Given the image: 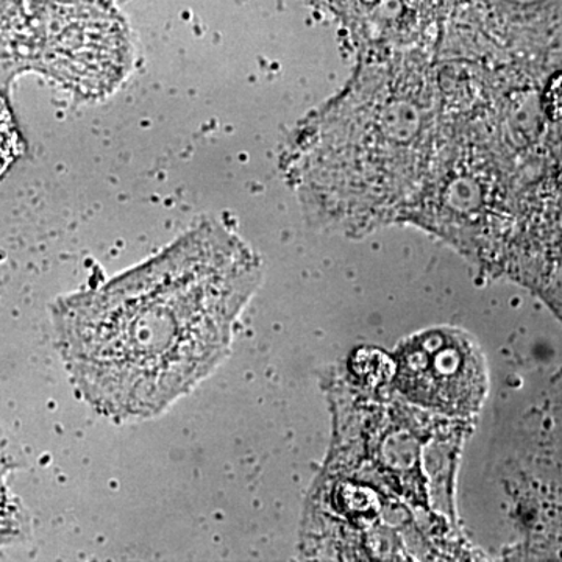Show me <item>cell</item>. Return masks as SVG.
Returning a JSON list of instances; mask_svg holds the SVG:
<instances>
[{"label": "cell", "mask_w": 562, "mask_h": 562, "mask_svg": "<svg viewBox=\"0 0 562 562\" xmlns=\"http://www.w3.org/2000/svg\"><path fill=\"white\" fill-rule=\"evenodd\" d=\"M257 286L254 266L188 241L101 290L50 306L81 401L114 424L155 419L216 371Z\"/></svg>", "instance_id": "cell-1"}, {"label": "cell", "mask_w": 562, "mask_h": 562, "mask_svg": "<svg viewBox=\"0 0 562 562\" xmlns=\"http://www.w3.org/2000/svg\"><path fill=\"white\" fill-rule=\"evenodd\" d=\"M395 384L420 406L469 416L486 394L482 350L464 331L438 328L422 333L398 351Z\"/></svg>", "instance_id": "cell-2"}, {"label": "cell", "mask_w": 562, "mask_h": 562, "mask_svg": "<svg viewBox=\"0 0 562 562\" xmlns=\"http://www.w3.org/2000/svg\"><path fill=\"white\" fill-rule=\"evenodd\" d=\"M13 471L18 469L0 461V546L27 541L32 535L31 516L7 484V475Z\"/></svg>", "instance_id": "cell-3"}, {"label": "cell", "mask_w": 562, "mask_h": 562, "mask_svg": "<svg viewBox=\"0 0 562 562\" xmlns=\"http://www.w3.org/2000/svg\"><path fill=\"white\" fill-rule=\"evenodd\" d=\"M21 151V138L14 124L9 103L0 95V177L16 161Z\"/></svg>", "instance_id": "cell-4"}]
</instances>
